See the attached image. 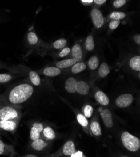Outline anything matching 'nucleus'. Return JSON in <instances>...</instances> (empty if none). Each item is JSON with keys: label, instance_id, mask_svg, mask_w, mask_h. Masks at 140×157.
I'll use <instances>...</instances> for the list:
<instances>
[{"label": "nucleus", "instance_id": "21", "mask_svg": "<svg viewBox=\"0 0 140 157\" xmlns=\"http://www.w3.org/2000/svg\"><path fill=\"white\" fill-rule=\"evenodd\" d=\"M42 137L45 140L50 142L54 140L56 138V133L54 130L50 126H44L42 133Z\"/></svg>", "mask_w": 140, "mask_h": 157}, {"label": "nucleus", "instance_id": "36", "mask_svg": "<svg viewBox=\"0 0 140 157\" xmlns=\"http://www.w3.org/2000/svg\"><path fill=\"white\" fill-rule=\"evenodd\" d=\"M81 4L83 6H93L94 5V2L93 0H80Z\"/></svg>", "mask_w": 140, "mask_h": 157}, {"label": "nucleus", "instance_id": "26", "mask_svg": "<svg viewBox=\"0 0 140 157\" xmlns=\"http://www.w3.org/2000/svg\"><path fill=\"white\" fill-rule=\"evenodd\" d=\"M84 48L86 51L88 52H91L92 51H94L95 49V41L94 36H93L92 34H89L87 38L84 41Z\"/></svg>", "mask_w": 140, "mask_h": 157}, {"label": "nucleus", "instance_id": "32", "mask_svg": "<svg viewBox=\"0 0 140 157\" xmlns=\"http://www.w3.org/2000/svg\"><path fill=\"white\" fill-rule=\"evenodd\" d=\"M15 77L10 73H0V83H6L12 80Z\"/></svg>", "mask_w": 140, "mask_h": 157}, {"label": "nucleus", "instance_id": "38", "mask_svg": "<svg viewBox=\"0 0 140 157\" xmlns=\"http://www.w3.org/2000/svg\"><path fill=\"white\" fill-rule=\"evenodd\" d=\"M133 41L137 45H138V46L140 45V35H139V34H137L134 36Z\"/></svg>", "mask_w": 140, "mask_h": 157}, {"label": "nucleus", "instance_id": "4", "mask_svg": "<svg viewBox=\"0 0 140 157\" xmlns=\"http://www.w3.org/2000/svg\"><path fill=\"white\" fill-rule=\"evenodd\" d=\"M90 17L95 28L101 29L104 26L106 19L99 8L92 6L90 12Z\"/></svg>", "mask_w": 140, "mask_h": 157}, {"label": "nucleus", "instance_id": "27", "mask_svg": "<svg viewBox=\"0 0 140 157\" xmlns=\"http://www.w3.org/2000/svg\"><path fill=\"white\" fill-rule=\"evenodd\" d=\"M100 65V60L97 55H93L87 61V67L91 71L97 70Z\"/></svg>", "mask_w": 140, "mask_h": 157}, {"label": "nucleus", "instance_id": "20", "mask_svg": "<svg viewBox=\"0 0 140 157\" xmlns=\"http://www.w3.org/2000/svg\"><path fill=\"white\" fill-rule=\"evenodd\" d=\"M28 77L30 83L34 86H39L42 83V80L39 73L34 70H30L28 74Z\"/></svg>", "mask_w": 140, "mask_h": 157}, {"label": "nucleus", "instance_id": "19", "mask_svg": "<svg viewBox=\"0 0 140 157\" xmlns=\"http://www.w3.org/2000/svg\"><path fill=\"white\" fill-rule=\"evenodd\" d=\"M76 119L78 123L82 127L85 132L87 134L90 133L89 130V123L87 118L82 113H77L76 115Z\"/></svg>", "mask_w": 140, "mask_h": 157}, {"label": "nucleus", "instance_id": "28", "mask_svg": "<svg viewBox=\"0 0 140 157\" xmlns=\"http://www.w3.org/2000/svg\"><path fill=\"white\" fill-rule=\"evenodd\" d=\"M127 17V14L123 11H114L109 14L107 19L110 20H119L121 21Z\"/></svg>", "mask_w": 140, "mask_h": 157}, {"label": "nucleus", "instance_id": "25", "mask_svg": "<svg viewBox=\"0 0 140 157\" xmlns=\"http://www.w3.org/2000/svg\"><path fill=\"white\" fill-rule=\"evenodd\" d=\"M87 68V64L84 61H78L76 62L74 65H73L70 67V73L72 74H79L84 70H86Z\"/></svg>", "mask_w": 140, "mask_h": 157}, {"label": "nucleus", "instance_id": "15", "mask_svg": "<svg viewBox=\"0 0 140 157\" xmlns=\"http://www.w3.org/2000/svg\"><path fill=\"white\" fill-rule=\"evenodd\" d=\"M17 155L12 145L6 144L0 138V156L5 155L8 156H14Z\"/></svg>", "mask_w": 140, "mask_h": 157}, {"label": "nucleus", "instance_id": "7", "mask_svg": "<svg viewBox=\"0 0 140 157\" xmlns=\"http://www.w3.org/2000/svg\"><path fill=\"white\" fill-rule=\"evenodd\" d=\"M49 142L40 137L37 140H32L30 143V147L34 151L42 152L49 147Z\"/></svg>", "mask_w": 140, "mask_h": 157}, {"label": "nucleus", "instance_id": "35", "mask_svg": "<svg viewBox=\"0 0 140 157\" xmlns=\"http://www.w3.org/2000/svg\"><path fill=\"white\" fill-rule=\"evenodd\" d=\"M107 0H93V2H94V5H93V6L98 8H100L102 5H104L107 2Z\"/></svg>", "mask_w": 140, "mask_h": 157}, {"label": "nucleus", "instance_id": "2", "mask_svg": "<svg viewBox=\"0 0 140 157\" xmlns=\"http://www.w3.org/2000/svg\"><path fill=\"white\" fill-rule=\"evenodd\" d=\"M120 140L124 148L131 153H136L140 149V140L128 131L123 132Z\"/></svg>", "mask_w": 140, "mask_h": 157}, {"label": "nucleus", "instance_id": "39", "mask_svg": "<svg viewBox=\"0 0 140 157\" xmlns=\"http://www.w3.org/2000/svg\"><path fill=\"white\" fill-rule=\"evenodd\" d=\"M23 156H25V157H37L38 156H37V155H35V154H26V155H25Z\"/></svg>", "mask_w": 140, "mask_h": 157}, {"label": "nucleus", "instance_id": "8", "mask_svg": "<svg viewBox=\"0 0 140 157\" xmlns=\"http://www.w3.org/2000/svg\"><path fill=\"white\" fill-rule=\"evenodd\" d=\"M19 120H0V130L14 133L18 127Z\"/></svg>", "mask_w": 140, "mask_h": 157}, {"label": "nucleus", "instance_id": "31", "mask_svg": "<svg viewBox=\"0 0 140 157\" xmlns=\"http://www.w3.org/2000/svg\"><path fill=\"white\" fill-rule=\"evenodd\" d=\"M130 0H113L111 6L114 9H120L125 6Z\"/></svg>", "mask_w": 140, "mask_h": 157}, {"label": "nucleus", "instance_id": "14", "mask_svg": "<svg viewBox=\"0 0 140 157\" xmlns=\"http://www.w3.org/2000/svg\"><path fill=\"white\" fill-rule=\"evenodd\" d=\"M39 74H42L48 77H55L60 75L62 72V70L56 67H45L42 70L37 71Z\"/></svg>", "mask_w": 140, "mask_h": 157}, {"label": "nucleus", "instance_id": "37", "mask_svg": "<svg viewBox=\"0 0 140 157\" xmlns=\"http://www.w3.org/2000/svg\"><path fill=\"white\" fill-rule=\"evenodd\" d=\"M86 156L81 151H75L71 156L70 157H84Z\"/></svg>", "mask_w": 140, "mask_h": 157}, {"label": "nucleus", "instance_id": "30", "mask_svg": "<svg viewBox=\"0 0 140 157\" xmlns=\"http://www.w3.org/2000/svg\"><path fill=\"white\" fill-rule=\"evenodd\" d=\"M82 112L87 118H90L92 117L93 112H94V108L90 105L86 104L82 108Z\"/></svg>", "mask_w": 140, "mask_h": 157}, {"label": "nucleus", "instance_id": "16", "mask_svg": "<svg viewBox=\"0 0 140 157\" xmlns=\"http://www.w3.org/2000/svg\"><path fill=\"white\" fill-rule=\"evenodd\" d=\"M94 98L96 101L102 106H106L110 104V99L107 95L101 90H98L95 92Z\"/></svg>", "mask_w": 140, "mask_h": 157}, {"label": "nucleus", "instance_id": "10", "mask_svg": "<svg viewBox=\"0 0 140 157\" xmlns=\"http://www.w3.org/2000/svg\"><path fill=\"white\" fill-rule=\"evenodd\" d=\"M43 127L44 124L40 122H35L32 124L30 130V138L31 141L42 137Z\"/></svg>", "mask_w": 140, "mask_h": 157}, {"label": "nucleus", "instance_id": "6", "mask_svg": "<svg viewBox=\"0 0 140 157\" xmlns=\"http://www.w3.org/2000/svg\"><path fill=\"white\" fill-rule=\"evenodd\" d=\"M133 96L130 93H124L119 95L115 100V105L120 108H125L132 105Z\"/></svg>", "mask_w": 140, "mask_h": 157}, {"label": "nucleus", "instance_id": "22", "mask_svg": "<svg viewBox=\"0 0 140 157\" xmlns=\"http://www.w3.org/2000/svg\"><path fill=\"white\" fill-rule=\"evenodd\" d=\"M77 61L74 59H73L72 58H70L57 61L55 63V65L56 67L61 70H64V69L70 68Z\"/></svg>", "mask_w": 140, "mask_h": 157}, {"label": "nucleus", "instance_id": "13", "mask_svg": "<svg viewBox=\"0 0 140 157\" xmlns=\"http://www.w3.org/2000/svg\"><path fill=\"white\" fill-rule=\"evenodd\" d=\"M70 55L71 58L74 59L77 62L82 61L84 58V50L82 46L79 43H75L72 47Z\"/></svg>", "mask_w": 140, "mask_h": 157}, {"label": "nucleus", "instance_id": "1", "mask_svg": "<svg viewBox=\"0 0 140 157\" xmlns=\"http://www.w3.org/2000/svg\"><path fill=\"white\" fill-rule=\"evenodd\" d=\"M34 87L28 82H23L7 89L0 97V102L20 108V105L32 97Z\"/></svg>", "mask_w": 140, "mask_h": 157}, {"label": "nucleus", "instance_id": "17", "mask_svg": "<svg viewBox=\"0 0 140 157\" xmlns=\"http://www.w3.org/2000/svg\"><path fill=\"white\" fill-rule=\"evenodd\" d=\"M129 68L136 72L140 71V56L139 55H134L130 57L128 61Z\"/></svg>", "mask_w": 140, "mask_h": 157}, {"label": "nucleus", "instance_id": "34", "mask_svg": "<svg viewBox=\"0 0 140 157\" xmlns=\"http://www.w3.org/2000/svg\"><path fill=\"white\" fill-rule=\"evenodd\" d=\"M120 24H121V21L119 20H110V23L108 24V28L110 29V30L114 31L118 28Z\"/></svg>", "mask_w": 140, "mask_h": 157}, {"label": "nucleus", "instance_id": "29", "mask_svg": "<svg viewBox=\"0 0 140 157\" xmlns=\"http://www.w3.org/2000/svg\"><path fill=\"white\" fill-rule=\"evenodd\" d=\"M111 70L110 66L106 62H102L98 67V73L100 78H106L109 74L110 73Z\"/></svg>", "mask_w": 140, "mask_h": 157}, {"label": "nucleus", "instance_id": "23", "mask_svg": "<svg viewBox=\"0 0 140 157\" xmlns=\"http://www.w3.org/2000/svg\"><path fill=\"white\" fill-rule=\"evenodd\" d=\"M67 40L66 38H59L57 40H55L54 42H53L51 44H49L48 46H44L48 47L49 48H52L55 50H60L61 49L64 48V47L67 46Z\"/></svg>", "mask_w": 140, "mask_h": 157}, {"label": "nucleus", "instance_id": "12", "mask_svg": "<svg viewBox=\"0 0 140 157\" xmlns=\"http://www.w3.org/2000/svg\"><path fill=\"white\" fill-rule=\"evenodd\" d=\"M26 42L31 48H37L42 46V40H40L37 33L34 31H30L26 35Z\"/></svg>", "mask_w": 140, "mask_h": 157}, {"label": "nucleus", "instance_id": "24", "mask_svg": "<svg viewBox=\"0 0 140 157\" xmlns=\"http://www.w3.org/2000/svg\"><path fill=\"white\" fill-rule=\"evenodd\" d=\"M77 80L74 77H69L66 80L65 89L69 93H76V85Z\"/></svg>", "mask_w": 140, "mask_h": 157}, {"label": "nucleus", "instance_id": "11", "mask_svg": "<svg viewBox=\"0 0 140 157\" xmlns=\"http://www.w3.org/2000/svg\"><path fill=\"white\" fill-rule=\"evenodd\" d=\"M89 130L90 134L93 136H100L102 135V130L97 115L93 117L90 121L89 124Z\"/></svg>", "mask_w": 140, "mask_h": 157}, {"label": "nucleus", "instance_id": "18", "mask_svg": "<svg viewBox=\"0 0 140 157\" xmlns=\"http://www.w3.org/2000/svg\"><path fill=\"white\" fill-rule=\"evenodd\" d=\"M90 91V86L89 84L82 80L77 82L76 92L81 95H87Z\"/></svg>", "mask_w": 140, "mask_h": 157}, {"label": "nucleus", "instance_id": "3", "mask_svg": "<svg viewBox=\"0 0 140 157\" xmlns=\"http://www.w3.org/2000/svg\"><path fill=\"white\" fill-rule=\"evenodd\" d=\"M22 115V111L20 108L0 102V120H20Z\"/></svg>", "mask_w": 140, "mask_h": 157}, {"label": "nucleus", "instance_id": "9", "mask_svg": "<svg viewBox=\"0 0 140 157\" xmlns=\"http://www.w3.org/2000/svg\"><path fill=\"white\" fill-rule=\"evenodd\" d=\"M99 112L105 127L107 128H112L114 126V121L111 112L108 109L99 108Z\"/></svg>", "mask_w": 140, "mask_h": 157}, {"label": "nucleus", "instance_id": "5", "mask_svg": "<svg viewBox=\"0 0 140 157\" xmlns=\"http://www.w3.org/2000/svg\"><path fill=\"white\" fill-rule=\"evenodd\" d=\"M76 151L75 144L72 140H69L63 145L60 150L52 155V156H70Z\"/></svg>", "mask_w": 140, "mask_h": 157}, {"label": "nucleus", "instance_id": "33", "mask_svg": "<svg viewBox=\"0 0 140 157\" xmlns=\"http://www.w3.org/2000/svg\"><path fill=\"white\" fill-rule=\"evenodd\" d=\"M71 52V48L69 47L66 46L64 48H62L60 50V52L57 54L58 58H64L68 56Z\"/></svg>", "mask_w": 140, "mask_h": 157}]
</instances>
